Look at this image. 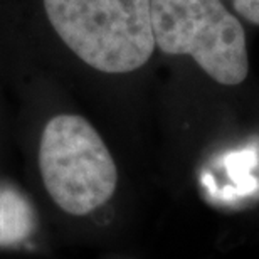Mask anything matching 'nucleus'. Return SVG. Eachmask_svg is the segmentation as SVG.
Here are the masks:
<instances>
[{"label":"nucleus","instance_id":"2","mask_svg":"<svg viewBox=\"0 0 259 259\" xmlns=\"http://www.w3.org/2000/svg\"><path fill=\"white\" fill-rule=\"evenodd\" d=\"M155 48L190 56L224 86L241 84L249 72L246 32L222 0H152Z\"/></svg>","mask_w":259,"mask_h":259},{"label":"nucleus","instance_id":"5","mask_svg":"<svg viewBox=\"0 0 259 259\" xmlns=\"http://www.w3.org/2000/svg\"><path fill=\"white\" fill-rule=\"evenodd\" d=\"M232 7L247 22L259 25V0H231Z\"/></svg>","mask_w":259,"mask_h":259},{"label":"nucleus","instance_id":"1","mask_svg":"<svg viewBox=\"0 0 259 259\" xmlns=\"http://www.w3.org/2000/svg\"><path fill=\"white\" fill-rule=\"evenodd\" d=\"M53 29L88 66L110 74L152 58V0H44Z\"/></svg>","mask_w":259,"mask_h":259},{"label":"nucleus","instance_id":"3","mask_svg":"<svg viewBox=\"0 0 259 259\" xmlns=\"http://www.w3.org/2000/svg\"><path fill=\"white\" fill-rule=\"evenodd\" d=\"M39 168L48 194L71 215L100 209L115 194L118 170L100 133L77 115H59L46 125Z\"/></svg>","mask_w":259,"mask_h":259},{"label":"nucleus","instance_id":"4","mask_svg":"<svg viewBox=\"0 0 259 259\" xmlns=\"http://www.w3.org/2000/svg\"><path fill=\"white\" fill-rule=\"evenodd\" d=\"M35 229L30 200L14 185L0 184V247H14L29 239Z\"/></svg>","mask_w":259,"mask_h":259}]
</instances>
